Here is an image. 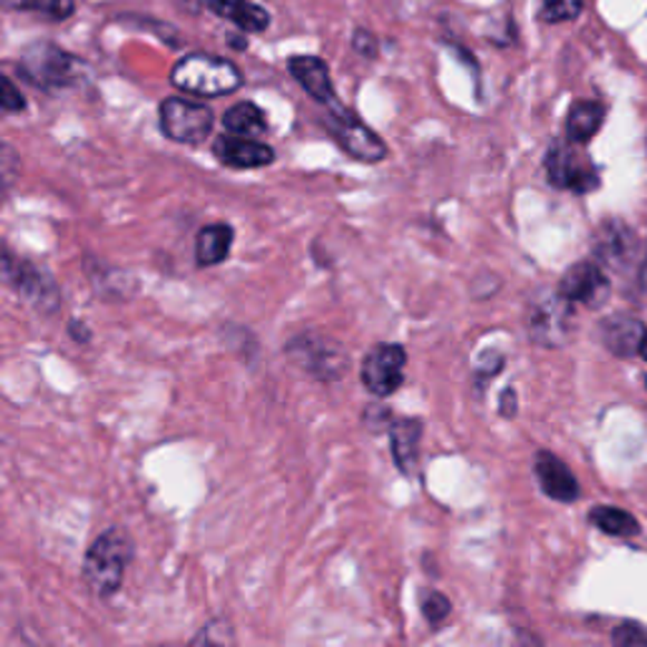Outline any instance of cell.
I'll return each instance as SVG.
<instances>
[{"instance_id":"ba28073f","label":"cell","mask_w":647,"mask_h":647,"mask_svg":"<svg viewBox=\"0 0 647 647\" xmlns=\"http://www.w3.org/2000/svg\"><path fill=\"white\" fill-rule=\"evenodd\" d=\"M215 125L213 109L185 97H167L159 105V129L167 139L180 145H200Z\"/></svg>"},{"instance_id":"4316f807","label":"cell","mask_w":647,"mask_h":647,"mask_svg":"<svg viewBox=\"0 0 647 647\" xmlns=\"http://www.w3.org/2000/svg\"><path fill=\"white\" fill-rule=\"evenodd\" d=\"M193 643H215V645L233 643V633L225 623H208Z\"/></svg>"},{"instance_id":"277c9868","label":"cell","mask_w":647,"mask_h":647,"mask_svg":"<svg viewBox=\"0 0 647 647\" xmlns=\"http://www.w3.org/2000/svg\"><path fill=\"white\" fill-rule=\"evenodd\" d=\"M575 308L561 291H539L527 306V332L539 346H565L575 334Z\"/></svg>"},{"instance_id":"6da1fadb","label":"cell","mask_w":647,"mask_h":647,"mask_svg":"<svg viewBox=\"0 0 647 647\" xmlns=\"http://www.w3.org/2000/svg\"><path fill=\"white\" fill-rule=\"evenodd\" d=\"M135 555V541L121 527H111L97 539L84 557V581L94 595L115 597L125 581L127 567Z\"/></svg>"},{"instance_id":"8992f818","label":"cell","mask_w":647,"mask_h":647,"mask_svg":"<svg viewBox=\"0 0 647 647\" xmlns=\"http://www.w3.org/2000/svg\"><path fill=\"white\" fill-rule=\"evenodd\" d=\"M286 357L318 382H336L350 370V354L322 334H298L286 344Z\"/></svg>"},{"instance_id":"7402d4cb","label":"cell","mask_w":647,"mask_h":647,"mask_svg":"<svg viewBox=\"0 0 647 647\" xmlns=\"http://www.w3.org/2000/svg\"><path fill=\"white\" fill-rule=\"evenodd\" d=\"M589 521L609 537H637L640 533V523H637L635 516L623 509H612V506H597V509L589 511Z\"/></svg>"},{"instance_id":"5b68a950","label":"cell","mask_w":647,"mask_h":647,"mask_svg":"<svg viewBox=\"0 0 647 647\" xmlns=\"http://www.w3.org/2000/svg\"><path fill=\"white\" fill-rule=\"evenodd\" d=\"M3 278L18 296L26 298L36 312L51 316L61 306V291L56 286V278L49 274V268L28 258H18L6 248L3 258Z\"/></svg>"},{"instance_id":"8fae6325","label":"cell","mask_w":647,"mask_h":647,"mask_svg":"<svg viewBox=\"0 0 647 647\" xmlns=\"http://www.w3.org/2000/svg\"><path fill=\"white\" fill-rule=\"evenodd\" d=\"M408 352L402 344H378L364 354L360 378L374 398H390L405 384Z\"/></svg>"},{"instance_id":"3957f363","label":"cell","mask_w":647,"mask_h":647,"mask_svg":"<svg viewBox=\"0 0 647 647\" xmlns=\"http://www.w3.org/2000/svg\"><path fill=\"white\" fill-rule=\"evenodd\" d=\"M18 73L36 89L61 91L81 81L84 63L56 43L39 41L28 46L18 59Z\"/></svg>"},{"instance_id":"7c38bea8","label":"cell","mask_w":647,"mask_h":647,"mask_svg":"<svg viewBox=\"0 0 647 647\" xmlns=\"http://www.w3.org/2000/svg\"><path fill=\"white\" fill-rule=\"evenodd\" d=\"M559 291L565 294L571 304H585L589 308H599L609 302L612 294V284L605 274L602 264L595 261H579L559 281Z\"/></svg>"},{"instance_id":"9a60e30c","label":"cell","mask_w":647,"mask_h":647,"mask_svg":"<svg viewBox=\"0 0 647 647\" xmlns=\"http://www.w3.org/2000/svg\"><path fill=\"white\" fill-rule=\"evenodd\" d=\"M288 73L296 79L298 87H302L308 97L318 101V105L332 107L340 101L336 99L330 67H326L318 56H291Z\"/></svg>"},{"instance_id":"d6986e66","label":"cell","mask_w":647,"mask_h":647,"mask_svg":"<svg viewBox=\"0 0 647 647\" xmlns=\"http://www.w3.org/2000/svg\"><path fill=\"white\" fill-rule=\"evenodd\" d=\"M215 16L228 18L231 23H236L246 33H261L266 31L271 23V16L266 8H261L251 0H203Z\"/></svg>"},{"instance_id":"52a82bcc","label":"cell","mask_w":647,"mask_h":647,"mask_svg":"<svg viewBox=\"0 0 647 647\" xmlns=\"http://www.w3.org/2000/svg\"><path fill=\"white\" fill-rule=\"evenodd\" d=\"M326 109H330V115L324 119L326 129H330L334 143L340 145L346 155L367 165L382 163V159L388 157V145L382 143V137L364 125L352 109L342 107L340 101Z\"/></svg>"},{"instance_id":"30bf717a","label":"cell","mask_w":647,"mask_h":647,"mask_svg":"<svg viewBox=\"0 0 647 647\" xmlns=\"http://www.w3.org/2000/svg\"><path fill=\"white\" fill-rule=\"evenodd\" d=\"M595 253L599 264L615 274H635L640 278V271L647 268L640 238L620 220H609L599 228L595 236Z\"/></svg>"},{"instance_id":"484cf974","label":"cell","mask_w":647,"mask_h":647,"mask_svg":"<svg viewBox=\"0 0 647 647\" xmlns=\"http://www.w3.org/2000/svg\"><path fill=\"white\" fill-rule=\"evenodd\" d=\"M612 643L615 645H623V647L647 645V627L645 625H637V623H623L620 627H615Z\"/></svg>"},{"instance_id":"f1b7e54d","label":"cell","mask_w":647,"mask_h":647,"mask_svg":"<svg viewBox=\"0 0 647 647\" xmlns=\"http://www.w3.org/2000/svg\"><path fill=\"white\" fill-rule=\"evenodd\" d=\"M501 370H503V354H499V352H486L483 362L478 364V384L489 382Z\"/></svg>"},{"instance_id":"4fadbf2b","label":"cell","mask_w":647,"mask_h":647,"mask_svg":"<svg viewBox=\"0 0 647 647\" xmlns=\"http://www.w3.org/2000/svg\"><path fill=\"white\" fill-rule=\"evenodd\" d=\"M213 155L220 165L233 167V170H258L268 167L276 159L274 147L266 143H256L253 137L241 135H220L213 143Z\"/></svg>"},{"instance_id":"cb8c5ba5","label":"cell","mask_w":647,"mask_h":647,"mask_svg":"<svg viewBox=\"0 0 647 647\" xmlns=\"http://www.w3.org/2000/svg\"><path fill=\"white\" fill-rule=\"evenodd\" d=\"M585 8V0H539L537 13L543 23H567L575 21Z\"/></svg>"},{"instance_id":"7a4b0ae2","label":"cell","mask_w":647,"mask_h":647,"mask_svg":"<svg viewBox=\"0 0 647 647\" xmlns=\"http://www.w3.org/2000/svg\"><path fill=\"white\" fill-rule=\"evenodd\" d=\"M170 81L183 94L213 99L236 91L243 84V77L236 63L228 59L208 53H187L173 67Z\"/></svg>"},{"instance_id":"4dcf8cb0","label":"cell","mask_w":647,"mask_h":647,"mask_svg":"<svg viewBox=\"0 0 647 647\" xmlns=\"http://www.w3.org/2000/svg\"><path fill=\"white\" fill-rule=\"evenodd\" d=\"M499 402H501V405H499L501 418H506V420L516 418V412H519V395H516L513 388H506L501 392V400Z\"/></svg>"},{"instance_id":"e0dca14e","label":"cell","mask_w":647,"mask_h":647,"mask_svg":"<svg viewBox=\"0 0 647 647\" xmlns=\"http://www.w3.org/2000/svg\"><path fill=\"white\" fill-rule=\"evenodd\" d=\"M420 438H423V420H418V418L392 420L390 445H392V458H395L400 473H412V468H415Z\"/></svg>"},{"instance_id":"d4e9b609","label":"cell","mask_w":647,"mask_h":647,"mask_svg":"<svg viewBox=\"0 0 647 647\" xmlns=\"http://www.w3.org/2000/svg\"><path fill=\"white\" fill-rule=\"evenodd\" d=\"M423 615L430 625H440L450 615V599L443 592H428L423 599Z\"/></svg>"},{"instance_id":"2e32d148","label":"cell","mask_w":647,"mask_h":647,"mask_svg":"<svg viewBox=\"0 0 647 647\" xmlns=\"http://www.w3.org/2000/svg\"><path fill=\"white\" fill-rule=\"evenodd\" d=\"M645 324L630 314H612L599 324V340L615 357H635L645 342Z\"/></svg>"},{"instance_id":"9c48e42d","label":"cell","mask_w":647,"mask_h":647,"mask_svg":"<svg viewBox=\"0 0 647 647\" xmlns=\"http://www.w3.org/2000/svg\"><path fill=\"white\" fill-rule=\"evenodd\" d=\"M577 143H555L549 147L543 167H547L549 183L559 190L569 193H592L599 187V173L587 153H581Z\"/></svg>"},{"instance_id":"ac0fdd59","label":"cell","mask_w":647,"mask_h":647,"mask_svg":"<svg viewBox=\"0 0 647 647\" xmlns=\"http://www.w3.org/2000/svg\"><path fill=\"white\" fill-rule=\"evenodd\" d=\"M233 241H236V231L228 223H210L198 233V243H195V261L198 266L210 268L223 264L231 256Z\"/></svg>"},{"instance_id":"f546056e","label":"cell","mask_w":647,"mask_h":647,"mask_svg":"<svg viewBox=\"0 0 647 647\" xmlns=\"http://www.w3.org/2000/svg\"><path fill=\"white\" fill-rule=\"evenodd\" d=\"M354 51L367 56V59H374V56H378V39H374L372 31L357 28V33H354Z\"/></svg>"},{"instance_id":"5bb4252c","label":"cell","mask_w":647,"mask_h":647,"mask_svg":"<svg viewBox=\"0 0 647 647\" xmlns=\"http://www.w3.org/2000/svg\"><path fill=\"white\" fill-rule=\"evenodd\" d=\"M533 473H537V481L541 486V491L555 499L559 503H575L579 499V481L575 473L569 471V465L557 458L549 450H541L533 458Z\"/></svg>"},{"instance_id":"603a6c76","label":"cell","mask_w":647,"mask_h":647,"mask_svg":"<svg viewBox=\"0 0 647 647\" xmlns=\"http://www.w3.org/2000/svg\"><path fill=\"white\" fill-rule=\"evenodd\" d=\"M8 11L21 13H39L51 21H63V18L73 16V0H0Z\"/></svg>"},{"instance_id":"ffe728a7","label":"cell","mask_w":647,"mask_h":647,"mask_svg":"<svg viewBox=\"0 0 647 647\" xmlns=\"http://www.w3.org/2000/svg\"><path fill=\"white\" fill-rule=\"evenodd\" d=\"M605 121V107L599 101L581 99L575 101L567 115V139L577 145H587L599 129H602Z\"/></svg>"},{"instance_id":"1f68e13d","label":"cell","mask_w":647,"mask_h":647,"mask_svg":"<svg viewBox=\"0 0 647 647\" xmlns=\"http://www.w3.org/2000/svg\"><path fill=\"white\" fill-rule=\"evenodd\" d=\"M69 336L77 344H89L91 342V330L84 322H79V318H71V324H69Z\"/></svg>"},{"instance_id":"83f0119b","label":"cell","mask_w":647,"mask_h":647,"mask_svg":"<svg viewBox=\"0 0 647 647\" xmlns=\"http://www.w3.org/2000/svg\"><path fill=\"white\" fill-rule=\"evenodd\" d=\"M0 105H3L6 111H23L26 109V97L21 91L16 89V84L11 79H3V97H0Z\"/></svg>"},{"instance_id":"d6a6232c","label":"cell","mask_w":647,"mask_h":647,"mask_svg":"<svg viewBox=\"0 0 647 647\" xmlns=\"http://www.w3.org/2000/svg\"><path fill=\"white\" fill-rule=\"evenodd\" d=\"M640 357L647 360V334H645V342H643V346H640Z\"/></svg>"},{"instance_id":"44dd1931","label":"cell","mask_w":647,"mask_h":647,"mask_svg":"<svg viewBox=\"0 0 647 647\" xmlns=\"http://www.w3.org/2000/svg\"><path fill=\"white\" fill-rule=\"evenodd\" d=\"M223 127H225V133H231V135L258 137L268 129L266 111L258 105H253V101H241V105L225 111Z\"/></svg>"}]
</instances>
